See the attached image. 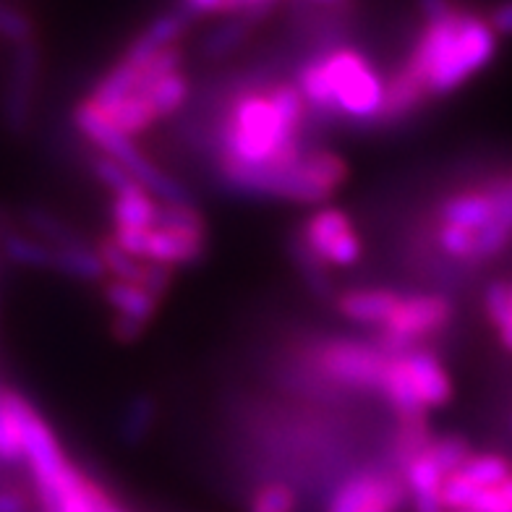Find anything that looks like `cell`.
I'll return each instance as SVG.
<instances>
[{"mask_svg":"<svg viewBox=\"0 0 512 512\" xmlns=\"http://www.w3.org/2000/svg\"><path fill=\"white\" fill-rule=\"evenodd\" d=\"M256 29H259V21L249 19V16H228L220 27H215L212 32L204 34L202 55L207 61H220L225 55L236 53L238 48H243V45L251 40V34H254Z\"/></svg>","mask_w":512,"mask_h":512,"instance_id":"5bb4252c","label":"cell"},{"mask_svg":"<svg viewBox=\"0 0 512 512\" xmlns=\"http://www.w3.org/2000/svg\"><path fill=\"white\" fill-rule=\"evenodd\" d=\"M418 6V14L424 21H437V19H445L450 16L455 8L460 6L458 0H416Z\"/></svg>","mask_w":512,"mask_h":512,"instance_id":"f1b7e54d","label":"cell"},{"mask_svg":"<svg viewBox=\"0 0 512 512\" xmlns=\"http://www.w3.org/2000/svg\"><path fill=\"white\" fill-rule=\"evenodd\" d=\"M288 254L296 264V270L301 272V280L309 285L311 293H317L319 298H330L337 296L335 293V285H332V275H330V267L319 259L314 251L301 241V236H290L288 241Z\"/></svg>","mask_w":512,"mask_h":512,"instance_id":"e0dca14e","label":"cell"},{"mask_svg":"<svg viewBox=\"0 0 512 512\" xmlns=\"http://www.w3.org/2000/svg\"><path fill=\"white\" fill-rule=\"evenodd\" d=\"M458 473L476 489V492H481V489H489V486H497L505 479H510L512 465L510 460L502 458V455L484 452V455H471V458L460 465Z\"/></svg>","mask_w":512,"mask_h":512,"instance_id":"ac0fdd59","label":"cell"},{"mask_svg":"<svg viewBox=\"0 0 512 512\" xmlns=\"http://www.w3.org/2000/svg\"><path fill=\"white\" fill-rule=\"evenodd\" d=\"M400 358H403V366L408 371V377H411L413 390H416L418 400H421L426 411L445 408L452 400V377L445 364L439 361L437 353L421 345V348L400 353Z\"/></svg>","mask_w":512,"mask_h":512,"instance_id":"9c48e42d","label":"cell"},{"mask_svg":"<svg viewBox=\"0 0 512 512\" xmlns=\"http://www.w3.org/2000/svg\"><path fill=\"white\" fill-rule=\"evenodd\" d=\"M497 40L486 16L458 6L445 19L421 24L400 68L411 74L432 100H442L492 66Z\"/></svg>","mask_w":512,"mask_h":512,"instance_id":"7a4b0ae2","label":"cell"},{"mask_svg":"<svg viewBox=\"0 0 512 512\" xmlns=\"http://www.w3.org/2000/svg\"><path fill=\"white\" fill-rule=\"evenodd\" d=\"M0 249L8 262L24 270H55V246L32 233L11 230L0 238Z\"/></svg>","mask_w":512,"mask_h":512,"instance_id":"4fadbf2b","label":"cell"},{"mask_svg":"<svg viewBox=\"0 0 512 512\" xmlns=\"http://www.w3.org/2000/svg\"><path fill=\"white\" fill-rule=\"evenodd\" d=\"M142 92L149 100V105L155 108L157 118L162 121V118L176 115L186 105V100L191 95V79L183 68H178L173 74H165L152 81V84H147Z\"/></svg>","mask_w":512,"mask_h":512,"instance_id":"9a60e30c","label":"cell"},{"mask_svg":"<svg viewBox=\"0 0 512 512\" xmlns=\"http://www.w3.org/2000/svg\"><path fill=\"white\" fill-rule=\"evenodd\" d=\"M390 358V353H384L377 343L330 337L311 345L304 361L311 377L322 379L337 390L379 395Z\"/></svg>","mask_w":512,"mask_h":512,"instance_id":"277c9868","label":"cell"},{"mask_svg":"<svg viewBox=\"0 0 512 512\" xmlns=\"http://www.w3.org/2000/svg\"><path fill=\"white\" fill-rule=\"evenodd\" d=\"M0 40L8 42L11 48L34 42V21L27 11L11 6V3H0Z\"/></svg>","mask_w":512,"mask_h":512,"instance_id":"7402d4cb","label":"cell"},{"mask_svg":"<svg viewBox=\"0 0 512 512\" xmlns=\"http://www.w3.org/2000/svg\"><path fill=\"white\" fill-rule=\"evenodd\" d=\"M398 290L371 285V288H348L335 296L337 314L348 322L377 327L382 330L384 322L390 319L392 309L398 304Z\"/></svg>","mask_w":512,"mask_h":512,"instance_id":"30bf717a","label":"cell"},{"mask_svg":"<svg viewBox=\"0 0 512 512\" xmlns=\"http://www.w3.org/2000/svg\"><path fill=\"white\" fill-rule=\"evenodd\" d=\"M408 502L411 499H408V489H405L400 471L377 468V479L356 512H403Z\"/></svg>","mask_w":512,"mask_h":512,"instance_id":"2e32d148","label":"cell"},{"mask_svg":"<svg viewBox=\"0 0 512 512\" xmlns=\"http://www.w3.org/2000/svg\"><path fill=\"white\" fill-rule=\"evenodd\" d=\"M296 87L309 115L319 121H345L353 126H379L384 113V81L377 66L361 50L348 45L319 48L296 71Z\"/></svg>","mask_w":512,"mask_h":512,"instance_id":"3957f363","label":"cell"},{"mask_svg":"<svg viewBox=\"0 0 512 512\" xmlns=\"http://www.w3.org/2000/svg\"><path fill=\"white\" fill-rule=\"evenodd\" d=\"M298 497L283 481H267L256 486L249 499V512H296Z\"/></svg>","mask_w":512,"mask_h":512,"instance_id":"44dd1931","label":"cell"},{"mask_svg":"<svg viewBox=\"0 0 512 512\" xmlns=\"http://www.w3.org/2000/svg\"><path fill=\"white\" fill-rule=\"evenodd\" d=\"M89 168H92V176L110 191V194H121V191L134 189V186H142V183H136V178L128 173L123 165H118L115 160H110L108 155H92L89 160Z\"/></svg>","mask_w":512,"mask_h":512,"instance_id":"603a6c76","label":"cell"},{"mask_svg":"<svg viewBox=\"0 0 512 512\" xmlns=\"http://www.w3.org/2000/svg\"><path fill=\"white\" fill-rule=\"evenodd\" d=\"M102 298L113 309V335L121 343H134L157 317V309L162 304V298L149 293L142 285L123 283L113 277L102 283Z\"/></svg>","mask_w":512,"mask_h":512,"instance_id":"ba28073f","label":"cell"},{"mask_svg":"<svg viewBox=\"0 0 512 512\" xmlns=\"http://www.w3.org/2000/svg\"><path fill=\"white\" fill-rule=\"evenodd\" d=\"M183 8H189L196 19L202 16H236L238 0H178Z\"/></svg>","mask_w":512,"mask_h":512,"instance_id":"4316f807","label":"cell"},{"mask_svg":"<svg viewBox=\"0 0 512 512\" xmlns=\"http://www.w3.org/2000/svg\"><path fill=\"white\" fill-rule=\"evenodd\" d=\"M298 236L330 270L356 267L364 256V238L353 225V217L340 207H319L311 212L298 228Z\"/></svg>","mask_w":512,"mask_h":512,"instance_id":"8992f818","label":"cell"},{"mask_svg":"<svg viewBox=\"0 0 512 512\" xmlns=\"http://www.w3.org/2000/svg\"><path fill=\"white\" fill-rule=\"evenodd\" d=\"M486 19L497 32V37H512V0H499Z\"/></svg>","mask_w":512,"mask_h":512,"instance_id":"83f0119b","label":"cell"},{"mask_svg":"<svg viewBox=\"0 0 512 512\" xmlns=\"http://www.w3.org/2000/svg\"><path fill=\"white\" fill-rule=\"evenodd\" d=\"M0 512H29L27 494L16 489H0Z\"/></svg>","mask_w":512,"mask_h":512,"instance_id":"4dcf8cb0","label":"cell"},{"mask_svg":"<svg viewBox=\"0 0 512 512\" xmlns=\"http://www.w3.org/2000/svg\"><path fill=\"white\" fill-rule=\"evenodd\" d=\"M24 460V445L16 424V413L8 400V390L0 387V463H21Z\"/></svg>","mask_w":512,"mask_h":512,"instance_id":"ffe728a7","label":"cell"},{"mask_svg":"<svg viewBox=\"0 0 512 512\" xmlns=\"http://www.w3.org/2000/svg\"><path fill=\"white\" fill-rule=\"evenodd\" d=\"M309 108L296 81L243 84L233 89L217 123V176L220 183L241 173L288 168L304 155Z\"/></svg>","mask_w":512,"mask_h":512,"instance_id":"6da1fadb","label":"cell"},{"mask_svg":"<svg viewBox=\"0 0 512 512\" xmlns=\"http://www.w3.org/2000/svg\"><path fill=\"white\" fill-rule=\"evenodd\" d=\"M468 512H512V476L502 484L481 489Z\"/></svg>","mask_w":512,"mask_h":512,"instance_id":"484cf974","label":"cell"},{"mask_svg":"<svg viewBox=\"0 0 512 512\" xmlns=\"http://www.w3.org/2000/svg\"><path fill=\"white\" fill-rule=\"evenodd\" d=\"M37 81H40V45L34 40L14 48L11 63H8V81L6 92H3V123L11 134H21L29 126Z\"/></svg>","mask_w":512,"mask_h":512,"instance_id":"52a82bcc","label":"cell"},{"mask_svg":"<svg viewBox=\"0 0 512 512\" xmlns=\"http://www.w3.org/2000/svg\"><path fill=\"white\" fill-rule=\"evenodd\" d=\"M24 223H27V230L32 236L53 243V246H68V243L84 241L71 225H66L61 217H53L50 212H45V209L29 207L27 212H24Z\"/></svg>","mask_w":512,"mask_h":512,"instance_id":"d6986e66","label":"cell"},{"mask_svg":"<svg viewBox=\"0 0 512 512\" xmlns=\"http://www.w3.org/2000/svg\"><path fill=\"white\" fill-rule=\"evenodd\" d=\"M53 272L79 280V283H105L108 280V272H105L100 254H97V246H89L87 241L55 246Z\"/></svg>","mask_w":512,"mask_h":512,"instance_id":"7c38bea8","label":"cell"},{"mask_svg":"<svg viewBox=\"0 0 512 512\" xmlns=\"http://www.w3.org/2000/svg\"><path fill=\"white\" fill-rule=\"evenodd\" d=\"M494 332H497L499 345H502L507 353H512V280H510V314H507L505 322L499 324Z\"/></svg>","mask_w":512,"mask_h":512,"instance_id":"1f68e13d","label":"cell"},{"mask_svg":"<svg viewBox=\"0 0 512 512\" xmlns=\"http://www.w3.org/2000/svg\"><path fill=\"white\" fill-rule=\"evenodd\" d=\"M160 199L144 186L110 194V223L113 230H149L160 223Z\"/></svg>","mask_w":512,"mask_h":512,"instance_id":"8fae6325","label":"cell"},{"mask_svg":"<svg viewBox=\"0 0 512 512\" xmlns=\"http://www.w3.org/2000/svg\"><path fill=\"white\" fill-rule=\"evenodd\" d=\"M155 421V405L149 398H136L128 405V413L123 418V434L128 442H139L149 432V426Z\"/></svg>","mask_w":512,"mask_h":512,"instance_id":"d4e9b609","label":"cell"},{"mask_svg":"<svg viewBox=\"0 0 512 512\" xmlns=\"http://www.w3.org/2000/svg\"><path fill=\"white\" fill-rule=\"evenodd\" d=\"M481 304H484L486 322L492 324V330H497L510 314V280H505V277L492 280L484 288V301Z\"/></svg>","mask_w":512,"mask_h":512,"instance_id":"cb8c5ba5","label":"cell"},{"mask_svg":"<svg viewBox=\"0 0 512 512\" xmlns=\"http://www.w3.org/2000/svg\"><path fill=\"white\" fill-rule=\"evenodd\" d=\"M280 3H283V0H238V14L249 16V19L262 24Z\"/></svg>","mask_w":512,"mask_h":512,"instance_id":"f546056e","label":"cell"},{"mask_svg":"<svg viewBox=\"0 0 512 512\" xmlns=\"http://www.w3.org/2000/svg\"><path fill=\"white\" fill-rule=\"evenodd\" d=\"M455 319V304L445 293H400L390 319L377 335V345L390 356L421 348L442 335Z\"/></svg>","mask_w":512,"mask_h":512,"instance_id":"5b68a950","label":"cell"}]
</instances>
